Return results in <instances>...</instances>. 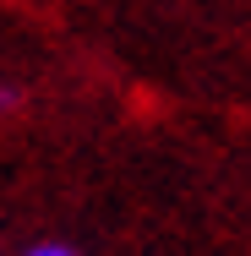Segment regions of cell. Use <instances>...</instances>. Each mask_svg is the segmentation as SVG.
<instances>
[{"label":"cell","instance_id":"cell-1","mask_svg":"<svg viewBox=\"0 0 251 256\" xmlns=\"http://www.w3.org/2000/svg\"><path fill=\"white\" fill-rule=\"evenodd\" d=\"M17 104H22V93H17V88H0V114H11Z\"/></svg>","mask_w":251,"mask_h":256},{"label":"cell","instance_id":"cell-2","mask_svg":"<svg viewBox=\"0 0 251 256\" xmlns=\"http://www.w3.org/2000/svg\"><path fill=\"white\" fill-rule=\"evenodd\" d=\"M28 256H77V251H71V246H33Z\"/></svg>","mask_w":251,"mask_h":256}]
</instances>
